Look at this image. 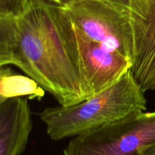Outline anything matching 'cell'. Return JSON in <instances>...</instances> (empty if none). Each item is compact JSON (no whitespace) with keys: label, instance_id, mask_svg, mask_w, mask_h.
<instances>
[{"label":"cell","instance_id":"obj_1","mask_svg":"<svg viewBox=\"0 0 155 155\" xmlns=\"http://www.w3.org/2000/svg\"><path fill=\"white\" fill-rule=\"evenodd\" d=\"M15 66L68 107L85 100L74 24L64 6L29 0L18 18Z\"/></svg>","mask_w":155,"mask_h":155},{"label":"cell","instance_id":"obj_2","mask_svg":"<svg viewBox=\"0 0 155 155\" xmlns=\"http://www.w3.org/2000/svg\"><path fill=\"white\" fill-rule=\"evenodd\" d=\"M145 110V91L130 70L101 93L74 105L47 107L39 117L50 139L58 141Z\"/></svg>","mask_w":155,"mask_h":155},{"label":"cell","instance_id":"obj_3","mask_svg":"<svg viewBox=\"0 0 155 155\" xmlns=\"http://www.w3.org/2000/svg\"><path fill=\"white\" fill-rule=\"evenodd\" d=\"M155 146V112H142L73 137L64 155H145Z\"/></svg>","mask_w":155,"mask_h":155},{"label":"cell","instance_id":"obj_4","mask_svg":"<svg viewBox=\"0 0 155 155\" xmlns=\"http://www.w3.org/2000/svg\"><path fill=\"white\" fill-rule=\"evenodd\" d=\"M74 27L92 40L135 58L133 18L129 8L105 0H77L67 6Z\"/></svg>","mask_w":155,"mask_h":155},{"label":"cell","instance_id":"obj_5","mask_svg":"<svg viewBox=\"0 0 155 155\" xmlns=\"http://www.w3.org/2000/svg\"><path fill=\"white\" fill-rule=\"evenodd\" d=\"M85 100L113 86L133 66L128 58L92 40L75 27Z\"/></svg>","mask_w":155,"mask_h":155},{"label":"cell","instance_id":"obj_6","mask_svg":"<svg viewBox=\"0 0 155 155\" xmlns=\"http://www.w3.org/2000/svg\"><path fill=\"white\" fill-rule=\"evenodd\" d=\"M26 97L0 104V155H21L33 128L31 110Z\"/></svg>","mask_w":155,"mask_h":155},{"label":"cell","instance_id":"obj_7","mask_svg":"<svg viewBox=\"0 0 155 155\" xmlns=\"http://www.w3.org/2000/svg\"><path fill=\"white\" fill-rule=\"evenodd\" d=\"M45 90L27 76L16 74L8 66H0V104L9 98L26 97L40 101Z\"/></svg>","mask_w":155,"mask_h":155},{"label":"cell","instance_id":"obj_8","mask_svg":"<svg viewBox=\"0 0 155 155\" xmlns=\"http://www.w3.org/2000/svg\"><path fill=\"white\" fill-rule=\"evenodd\" d=\"M18 18L0 16V66L15 65Z\"/></svg>","mask_w":155,"mask_h":155},{"label":"cell","instance_id":"obj_9","mask_svg":"<svg viewBox=\"0 0 155 155\" xmlns=\"http://www.w3.org/2000/svg\"><path fill=\"white\" fill-rule=\"evenodd\" d=\"M29 0H0V16L18 18L25 10Z\"/></svg>","mask_w":155,"mask_h":155},{"label":"cell","instance_id":"obj_10","mask_svg":"<svg viewBox=\"0 0 155 155\" xmlns=\"http://www.w3.org/2000/svg\"><path fill=\"white\" fill-rule=\"evenodd\" d=\"M147 4H155V0H130V8Z\"/></svg>","mask_w":155,"mask_h":155},{"label":"cell","instance_id":"obj_11","mask_svg":"<svg viewBox=\"0 0 155 155\" xmlns=\"http://www.w3.org/2000/svg\"><path fill=\"white\" fill-rule=\"evenodd\" d=\"M47 1H49L51 2L54 3V4H57L61 6H67L73 3L74 2L77 1V0H47Z\"/></svg>","mask_w":155,"mask_h":155},{"label":"cell","instance_id":"obj_12","mask_svg":"<svg viewBox=\"0 0 155 155\" xmlns=\"http://www.w3.org/2000/svg\"><path fill=\"white\" fill-rule=\"evenodd\" d=\"M105 1L115 3V4L120 5L124 6V7H127L130 8V0H105Z\"/></svg>","mask_w":155,"mask_h":155},{"label":"cell","instance_id":"obj_13","mask_svg":"<svg viewBox=\"0 0 155 155\" xmlns=\"http://www.w3.org/2000/svg\"><path fill=\"white\" fill-rule=\"evenodd\" d=\"M145 155H155V146L150 148L148 151H147V152L145 153Z\"/></svg>","mask_w":155,"mask_h":155}]
</instances>
